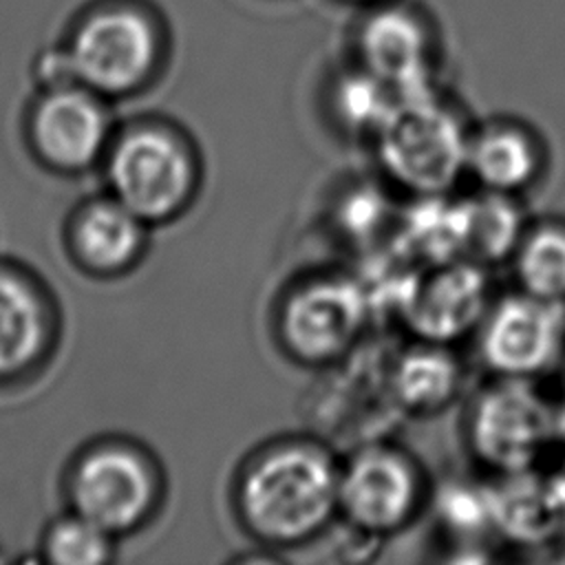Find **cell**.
<instances>
[{"instance_id": "7a4b0ae2", "label": "cell", "mask_w": 565, "mask_h": 565, "mask_svg": "<svg viewBox=\"0 0 565 565\" xmlns=\"http://www.w3.org/2000/svg\"><path fill=\"white\" fill-rule=\"evenodd\" d=\"M472 126L435 86L397 97L373 135L382 174L413 199L452 194L466 179Z\"/></svg>"}, {"instance_id": "7402d4cb", "label": "cell", "mask_w": 565, "mask_h": 565, "mask_svg": "<svg viewBox=\"0 0 565 565\" xmlns=\"http://www.w3.org/2000/svg\"><path fill=\"white\" fill-rule=\"evenodd\" d=\"M556 433H563L565 435V406H563V411H554V435Z\"/></svg>"}, {"instance_id": "5b68a950", "label": "cell", "mask_w": 565, "mask_h": 565, "mask_svg": "<svg viewBox=\"0 0 565 565\" xmlns=\"http://www.w3.org/2000/svg\"><path fill=\"white\" fill-rule=\"evenodd\" d=\"M161 38L152 18L130 4L84 15L62 53V75L102 95H128L154 73Z\"/></svg>"}, {"instance_id": "7c38bea8", "label": "cell", "mask_w": 565, "mask_h": 565, "mask_svg": "<svg viewBox=\"0 0 565 565\" xmlns=\"http://www.w3.org/2000/svg\"><path fill=\"white\" fill-rule=\"evenodd\" d=\"M541 168V143L527 126L497 117L472 128L466 179L479 190L519 199L536 183Z\"/></svg>"}, {"instance_id": "52a82bcc", "label": "cell", "mask_w": 565, "mask_h": 565, "mask_svg": "<svg viewBox=\"0 0 565 565\" xmlns=\"http://www.w3.org/2000/svg\"><path fill=\"white\" fill-rule=\"evenodd\" d=\"M426 499L419 463L399 446L375 441L340 461L338 510L364 536H391L404 530Z\"/></svg>"}, {"instance_id": "ac0fdd59", "label": "cell", "mask_w": 565, "mask_h": 565, "mask_svg": "<svg viewBox=\"0 0 565 565\" xmlns=\"http://www.w3.org/2000/svg\"><path fill=\"white\" fill-rule=\"evenodd\" d=\"M397 97L395 88L358 66L338 79L331 102L335 119L344 130L373 139Z\"/></svg>"}, {"instance_id": "9a60e30c", "label": "cell", "mask_w": 565, "mask_h": 565, "mask_svg": "<svg viewBox=\"0 0 565 565\" xmlns=\"http://www.w3.org/2000/svg\"><path fill=\"white\" fill-rule=\"evenodd\" d=\"M146 241V223L115 196L93 203L77 223L75 243L82 258L104 271L132 265Z\"/></svg>"}, {"instance_id": "5bb4252c", "label": "cell", "mask_w": 565, "mask_h": 565, "mask_svg": "<svg viewBox=\"0 0 565 565\" xmlns=\"http://www.w3.org/2000/svg\"><path fill=\"white\" fill-rule=\"evenodd\" d=\"M463 384V371L450 347L413 340L399 351L386 373V386L397 408L433 415L446 408Z\"/></svg>"}, {"instance_id": "4fadbf2b", "label": "cell", "mask_w": 565, "mask_h": 565, "mask_svg": "<svg viewBox=\"0 0 565 565\" xmlns=\"http://www.w3.org/2000/svg\"><path fill=\"white\" fill-rule=\"evenodd\" d=\"M35 137L49 159L82 168L104 150L108 119L95 93L86 86L57 88L38 108Z\"/></svg>"}, {"instance_id": "8fae6325", "label": "cell", "mask_w": 565, "mask_h": 565, "mask_svg": "<svg viewBox=\"0 0 565 565\" xmlns=\"http://www.w3.org/2000/svg\"><path fill=\"white\" fill-rule=\"evenodd\" d=\"M360 66L399 95L435 86L433 44L426 26L406 9L375 11L358 35Z\"/></svg>"}, {"instance_id": "2e32d148", "label": "cell", "mask_w": 565, "mask_h": 565, "mask_svg": "<svg viewBox=\"0 0 565 565\" xmlns=\"http://www.w3.org/2000/svg\"><path fill=\"white\" fill-rule=\"evenodd\" d=\"M519 291L565 305V225L543 221L527 225L510 256Z\"/></svg>"}, {"instance_id": "8992f818", "label": "cell", "mask_w": 565, "mask_h": 565, "mask_svg": "<svg viewBox=\"0 0 565 565\" xmlns=\"http://www.w3.org/2000/svg\"><path fill=\"white\" fill-rule=\"evenodd\" d=\"M391 305L413 340L450 347L477 333L492 305L488 267L470 258L415 265Z\"/></svg>"}, {"instance_id": "3957f363", "label": "cell", "mask_w": 565, "mask_h": 565, "mask_svg": "<svg viewBox=\"0 0 565 565\" xmlns=\"http://www.w3.org/2000/svg\"><path fill=\"white\" fill-rule=\"evenodd\" d=\"M201 179L194 141L172 124H139L110 148V192L146 225L183 216L199 196Z\"/></svg>"}, {"instance_id": "ba28073f", "label": "cell", "mask_w": 565, "mask_h": 565, "mask_svg": "<svg viewBox=\"0 0 565 565\" xmlns=\"http://www.w3.org/2000/svg\"><path fill=\"white\" fill-rule=\"evenodd\" d=\"M554 437V411L530 380H503L479 391L466 415V444L499 477L527 475Z\"/></svg>"}, {"instance_id": "277c9868", "label": "cell", "mask_w": 565, "mask_h": 565, "mask_svg": "<svg viewBox=\"0 0 565 565\" xmlns=\"http://www.w3.org/2000/svg\"><path fill=\"white\" fill-rule=\"evenodd\" d=\"M375 311L371 289L342 271H318L291 282L274 311V335L300 366L322 369L351 353Z\"/></svg>"}, {"instance_id": "6da1fadb", "label": "cell", "mask_w": 565, "mask_h": 565, "mask_svg": "<svg viewBox=\"0 0 565 565\" xmlns=\"http://www.w3.org/2000/svg\"><path fill=\"white\" fill-rule=\"evenodd\" d=\"M340 461L329 446L302 435L256 448L241 463L232 488L243 532L267 550L316 541L340 516Z\"/></svg>"}, {"instance_id": "603a6c76", "label": "cell", "mask_w": 565, "mask_h": 565, "mask_svg": "<svg viewBox=\"0 0 565 565\" xmlns=\"http://www.w3.org/2000/svg\"><path fill=\"white\" fill-rule=\"evenodd\" d=\"M349 2H373V0H349Z\"/></svg>"}, {"instance_id": "9c48e42d", "label": "cell", "mask_w": 565, "mask_h": 565, "mask_svg": "<svg viewBox=\"0 0 565 565\" xmlns=\"http://www.w3.org/2000/svg\"><path fill=\"white\" fill-rule=\"evenodd\" d=\"M565 340V309L514 291L492 300L477 329L481 362L494 377L532 380L547 371Z\"/></svg>"}, {"instance_id": "e0dca14e", "label": "cell", "mask_w": 565, "mask_h": 565, "mask_svg": "<svg viewBox=\"0 0 565 565\" xmlns=\"http://www.w3.org/2000/svg\"><path fill=\"white\" fill-rule=\"evenodd\" d=\"M468 212V258L486 267L510 260L527 223L516 196L479 190L466 199Z\"/></svg>"}, {"instance_id": "44dd1931", "label": "cell", "mask_w": 565, "mask_h": 565, "mask_svg": "<svg viewBox=\"0 0 565 565\" xmlns=\"http://www.w3.org/2000/svg\"><path fill=\"white\" fill-rule=\"evenodd\" d=\"M110 534L86 521L77 519L60 523L49 539V554L62 565H97L110 556Z\"/></svg>"}, {"instance_id": "d6986e66", "label": "cell", "mask_w": 565, "mask_h": 565, "mask_svg": "<svg viewBox=\"0 0 565 565\" xmlns=\"http://www.w3.org/2000/svg\"><path fill=\"white\" fill-rule=\"evenodd\" d=\"M42 320L31 291L0 274V373L26 364L40 344Z\"/></svg>"}, {"instance_id": "30bf717a", "label": "cell", "mask_w": 565, "mask_h": 565, "mask_svg": "<svg viewBox=\"0 0 565 565\" xmlns=\"http://www.w3.org/2000/svg\"><path fill=\"white\" fill-rule=\"evenodd\" d=\"M161 497L154 463L130 448H102L86 457L73 481L77 514L104 532L119 534L143 523Z\"/></svg>"}, {"instance_id": "ffe728a7", "label": "cell", "mask_w": 565, "mask_h": 565, "mask_svg": "<svg viewBox=\"0 0 565 565\" xmlns=\"http://www.w3.org/2000/svg\"><path fill=\"white\" fill-rule=\"evenodd\" d=\"M391 216V201L375 185H355L347 190L335 205L338 232L360 245L373 241Z\"/></svg>"}]
</instances>
